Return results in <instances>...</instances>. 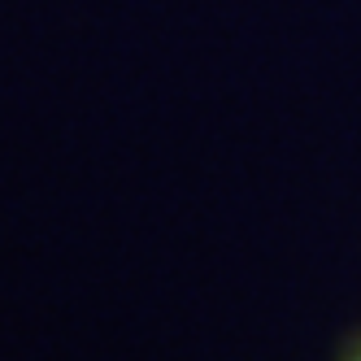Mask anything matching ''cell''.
<instances>
[{"mask_svg":"<svg viewBox=\"0 0 361 361\" xmlns=\"http://www.w3.org/2000/svg\"><path fill=\"white\" fill-rule=\"evenodd\" d=\"M353 361H361V348H357V353H353Z\"/></svg>","mask_w":361,"mask_h":361,"instance_id":"obj_1","label":"cell"}]
</instances>
